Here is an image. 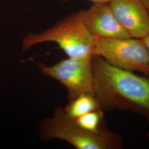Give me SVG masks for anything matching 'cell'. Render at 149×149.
I'll return each mask as SVG.
<instances>
[{
  "mask_svg": "<svg viewBox=\"0 0 149 149\" xmlns=\"http://www.w3.org/2000/svg\"><path fill=\"white\" fill-rule=\"evenodd\" d=\"M147 135H148V138L149 139V133L147 134Z\"/></svg>",
  "mask_w": 149,
  "mask_h": 149,
  "instance_id": "13",
  "label": "cell"
},
{
  "mask_svg": "<svg viewBox=\"0 0 149 149\" xmlns=\"http://www.w3.org/2000/svg\"><path fill=\"white\" fill-rule=\"evenodd\" d=\"M144 2V4L146 6L148 11L149 12V0H143Z\"/></svg>",
  "mask_w": 149,
  "mask_h": 149,
  "instance_id": "12",
  "label": "cell"
},
{
  "mask_svg": "<svg viewBox=\"0 0 149 149\" xmlns=\"http://www.w3.org/2000/svg\"><path fill=\"white\" fill-rule=\"evenodd\" d=\"M118 21L131 37L149 34V13L143 0H112L109 3Z\"/></svg>",
  "mask_w": 149,
  "mask_h": 149,
  "instance_id": "6",
  "label": "cell"
},
{
  "mask_svg": "<svg viewBox=\"0 0 149 149\" xmlns=\"http://www.w3.org/2000/svg\"><path fill=\"white\" fill-rule=\"evenodd\" d=\"M92 63L95 95L102 110L135 112L149 122V79L115 67L97 55Z\"/></svg>",
  "mask_w": 149,
  "mask_h": 149,
  "instance_id": "1",
  "label": "cell"
},
{
  "mask_svg": "<svg viewBox=\"0 0 149 149\" xmlns=\"http://www.w3.org/2000/svg\"><path fill=\"white\" fill-rule=\"evenodd\" d=\"M94 55L118 68L149 74V54L143 39L95 37Z\"/></svg>",
  "mask_w": 149,
  "mask_h": 149,
  "instance_id": "4",
  "label": "cell"
},
{
  "mask_svg": "<svg viewBox=\"0 0 149 149\" xmlns=\"http://www.w3.org/2000/svg\"><path fill=\"white\" fill-rule=\"evenodd\" d=\"M64 2L69 1V0H62ZM93 2L94 3H109L112 0H88Z\"/></svg>",
  "mask_w": 149,
  "mask_h": 149,
  "instance_id": "10",
  "label": "cell"
},
{
  "mask_svg": "<svg viewBox=\"0 0 149 149\" xmlns=\"http://www.w3.org/2000/svg\"><path fill=\"white\" fill-rule=\"evenodd\" d=\"M82 19L95 36L109 38L131 37L114 16L109 3H94L80 11Z\"/></svg>",
  "mask_w": 149,
  "mask_h": 149,
  "instance_id": "7",
  "label": "cell"
},
{
  "mask_svg": "<svg viewBox=\"0 0 149 149\" xmlns=\"http://www.w3.org/2000/svg\"><path fill=\"white\" fill-rule=\"evenodd\" d=\"M104 115L102 109H98L86 113L74 119V122L87 130L98 132L106 127Z\"/></svg>",
  "mask_w": 149,
  "mask_h": 149,
  "instance_id": "9",
  "label": "cell"
},
{
  "mask_svg": "<svg viewBox=\"0 0 149 149\" xmlns=\"http://www.w3.org/2000/svg\"><path fill=\"white\" fill-rule=\"evenodd\" d=\"M143 40H144V43L145 44L146 47V48L148 49V54H149V34L148 35H147L143 39Z\"/></svg>",
  "mask_w": 149,
  "mask_h": 149,
  "instance_id": "11",
  "label": "cell"
},
{
  "mask_svg": "<svg viewBox=\"0 0 149 149\" xmlns=\"http://www.w3.org/2000/svg\"><path fill=\"white\" fill-rule=\"evenodd\" d=\"M53 42L70 58H92L94 56L95 37L86 26L80 11L39 33H29L22 40V49L27 51L33 46Z\"/></svg>",
  "mask_w": 149,
  "mask_h": 149,
  "instance_id": "3",
  "label": "cell"
},
{
  "mask_svg": "<svg viewBox=\"0 0 149 149\" xmlns=\"http://www.w3.org/2000/svg\"><path fill=\"white\" fill-rule=\"evenodd\" d=\"M39 139H59L77 149H119L123 148L120 136L105 127L93 132L80 127L69 117L64 107H56L52 117L43 119L39 124Z\"/></svg>",
  "mask_w": 149,
  "mask_h": 149,
  "instance_id": "2",
  "label": "cell"
},
{
  "mask_svg": "<svg viewBox=\"0 0 149 149\" xmlns=\"http://www.w3.org/2000/svg\"><path fill=\"white\" fill-rule=\"evenodd\" d=\"M64 109L69 117L75 119L89 112L102 109L95 95L82 94L69 101Z\"/></svg>",
  "mask_w": 149,
  "mask_h": 149,
  "instance_id": "8",
  "label": "cell"
},
{
  "mask_svg": "<svg viewBox=\"0 0 149 149\" xmlns=\"http://www.w3.org/2000/svg\"><path fill=\"white\" fill-rule=\"evenodd\" d=\"M92 58H70L52 66L37 64L44 76L58 81L68 91L69 101L82 94L95 95Z\"/></svg>",
  "mask_w": 149,
  "mask_h": 149,
  "instance_id": "5",
  "label": "cell"
}]
</instances>
